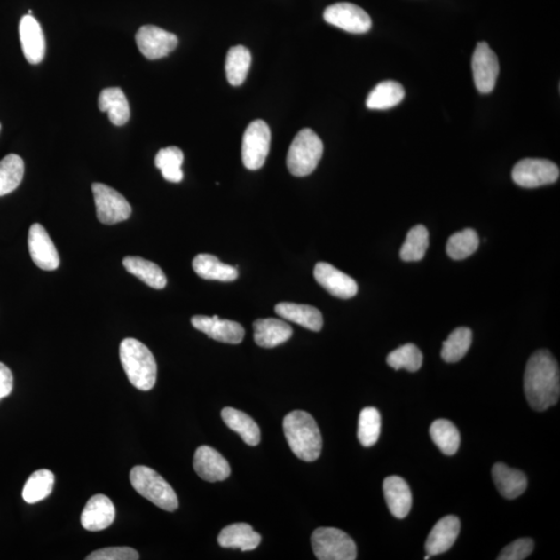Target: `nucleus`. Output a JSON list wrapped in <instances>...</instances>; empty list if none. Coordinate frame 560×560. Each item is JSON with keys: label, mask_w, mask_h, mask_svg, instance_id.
I'll use <instances>...</instances> for the list:
<instances>
[{"label": "nucleus", "mask_w": 560, "mask_h": 560, "mask_svg": "<svg viewBox=\"0 0 560 560\" xmlns=\"http://www.w3.org/2000/svg\"><path fill=\"white\" fill-rule=\"evenodd\" d=\"M137 44L147 59L155 60L168 57L177 46V36L155 26H145L138 29Z\"/></svg>", "instance_id": "12"}, {"label": "nucleus", "mask_w": 560, "mask_h": 560, "mask_svg": "<svg viewBox=\"0 0 560 560\" xmlns=\"http://www.w3.org/2000/svg\"><path fill=\"white\" fill-rule=\"evenodd\" d=\"M422 351L414 343L404 344L387 356V363L396 371L405 368L409 372H417L422 367Z\"/></svg>", "instance_id": "39"}, {"label": "nucleus", "mask_w": 560, "mask_h": 560, "mask_svg": "<svg viewBox=\"0 0 560 560\" xmlns=\"http://www.w3.org/2000/svg\"><path fill=\"white\" fill-rule=\"evenodd\" d=\"M527 402L537 411H545L558 402L560 395L559 367L547 350H540L529 359L525 374Z\"/></svg>", "instance_id": "1"}, {"label": "nucleus", "mask_w": 560, "mask_h": 560, "mask_svg": "<svg viewBox=\"0 0 560 560\" xmlns=\"http://www.w3.org/2000/svg\"><path fill=\"white\" fill-rule=\"evenodd\" d=\"M492 477L500 493L507 500H515L527 488V478L520 470L509 469L507 465L497 463L492 469Z\"/></svg>", "instance_id": "24"}, {"label": "nucleus", "mask_w": 560, "mask_h": 560, "mask_svg": "<svg viewBox=\"0 0 560 560\" xmlns=\"http://www.w3.org/2000/svg\"><path fill=\"white\" fill-rule=\"evenodd\" d=\"M324 145L319 135L305 128L295 137L288 149L287 165L295 177H306L317 169L322 159Z\"/></svg>", "instance_id": "5"}, {"label": "nucleus", "mask_w": 560, "mask_h": 560, "mask_svg": "<svg viewBox=\"0 0 560 560\" xmlns=\"http://www.w3.org/2000/svg\"><path fill=\"white\" fill-rule=\"evenodd\" d=\"M255 342L262 348H275L290 340L293 329L280 319H260L254 323Z\"/></svg>", "instance_id": "20"}, {"label": "nucleus", "mask_w": 560, "mask_h": 560, "mask_svg": "<svg viewBox=\"0 0 560 560\" xmlns=\"http://www.w3.org/2000/svg\"><path fill=\"white\" fill-rule=\"evenodd\" d=\"M192 324L195 329L220 343L237 344L243 341L245 335L241 325L230 319H221L218 316H194Z\"/></svg>", "instance_id": "16"}, {"label": "nucleus", "mask_w": 560, "mask_h": 560, "mask_svg": "<svg viewBox=\"0 0 560 560\" xmlns=\"http://www.w3.org/2000/svg\"><path fill=\"white\" fill-rule=\"evenodd\" d=\"M54 475L51 470L41 469L33 473L24 485L22 497L24 501L34 504L45 500L54 487Z\"/></svg>", "instance_id": "32"}, {"label": "nucleus", "mask_w": 560, "mask_h": 560, "mask_svg": "<svg viewBox=\"0 0 560 560\" xmlns=\"http://www.w3.org/2000/svg\"><path fill=\"white\" fill-rule=\"evenodd\" d=\"M275 312L288 322L296 323L303 327L319 331L323 328V316L316 307L292 303H281L275 306Z\"/></svg>", "instance_id": "23"}, {"label": "nucleus", "mask_w": 560, "mask_h": 560, "mask_svg": "<svg viewBox=\"0 0 560 560\" xmlns=\"http://www.w3.org/2000/svg\"><path fill=\"white\" fill-rule=\"evenodd\" d=\"M0 129H2V125H0Z\"/></svg>", "instance_id": "43"}, {"label": "nucleus", "mask_w": 560, "mask_h": 560, "mask_svg": "<svg viewBox=\"0 0 560 560\" xmlns=\"http://www.w3.org/2000/svg\"><path fill=\"white\" fill-rule=\"evenodd\" d=\"M20 35L24 57L29 64H40L46 52L45 35L38 20L32 15L22 17Z\"/></svg>", "instance_id": "17"}, {"label": "nucleus", "mask_w": 560, "mask_h": 560, "mask_svg": "<svg viewBox=\"0 0 560 560\" xmlns=\"http://www.w3.org/2000/svg\"><path fill=\"white\" fill-rule=\"evenodd\" d=\"M429 248V232L426 226L418 225L409 231L399 251L404 262H418L422 260Z\"/></svg>", "instance_id": "35"}, {"label": "nucleus", "mask_w": 560, "mask_h": 560, "mask_svg": "<svg viewBox=\"0 0 560 560\" xmlns=\"http://www.w3.org/2000/svg\"><path fill=\"white\" fill-rule=\"evenodd\" d=\"M262 537L246 523H235L226 526L218 535V544L223 548L240 549L243 552L256 549Z\"/></svg>", "instance_id": "22"}, {"label": "nucleus", "mask_w": 560, "mask_h": 560, "mask_svg": "<svg viewBox=\"0 0 560 560\" xmlns=\"http://www.w3.org/2000/svg\"><path fill=\"white\" fill-rule=\"evenodd\" d=\"M461 523L457 517L446 516L436 523L426 541V551L430 556L451 549L460 533Z\"/></svg>", "instance_id": "19"}, {"label": "nucleus", "mask_w": 560, "mask_h": 560, "mask_svg": "<svg viewBox=\"0 0 560 560\" xmlns=\"http://www.w3.org/2000/svg\"><path fill=\"white\" fill-rule=\"evenodd\" d=\"M193 267L196 274L207 280L229 282L236 280L239 276L237 267L224 264L218 260V257L212 255L196 256Z\"/></svg>", "instance_id": "25"}, {"label": "nucleus", "mask_w": 560, "mask_h": 560, "mask_svg": "<svg viewBox=\"0 0 560 560\" xmlns=\"http://www.w3.org/2000/svg\"><path fill=\"white\" fill-rule=\"evenodd\" d=\"M383 492L390 513L403 519L410 513L412 494L407 482L402 477L392 476L385 478Z\"/></svg>", "instance_id": "21"}, {"label": "nucleus", "mask_w": 560, "mask_h": 560, "mask_svg": "<svg viewBox=\"0 0 560 560\" xmlns=\"http://www.w3.org/2000/svg\"><path fill=\"white\" fill-rule=\"evenodd\" d=\"M312 551L319 560H354L357 548L354 540L341 529L321 527L312 535Z\"/></svg>", "instance_id": "6"}, {"label": "nucleus", "mask_w": 560, "mask_h": 560, "mask_svg": "<svg viewBox=\"0 0 560 560\" xmlns=\"http://www.w3.org/2000/svg\"><path fill=\"white\" fill-rule=\"evenodd\" d=\"M405 90L401 83L386 80L375 86L367 99V107L373 110H386L398 106L404 100Z\"/></svg>", "instance_id": "29"}, {"label": "nucleus", "mask_w": 560, "mask_h": 560, "mask_svg": "<svg viewBox=\"0 0 560 560\" xmlns=\"http://www.w3.org/2000/svg\"><path fill=\"white\" fill-rule=\"evenodd\" d=\"M91 190L94 194L97 217L101 224L113 225L131 217L130 204L115 189L106 184L94 183Z\"/></svg>", "instance_id": "7"}, {"label": "nucleus", "mask_w": 560, "mask_h": 560, "mask_svg": "<svg viewBox=\"0 0 560 560\" xmlns=\"http://www.w3.org/2000/svg\"><path fill=\"white\" fill-rule=\"evenodd\" d=\"M381 433L380 412L374 407H367L360 412L357 437L365 447L376 445Z\"/></svg>", "instance_id": "38"}, {"label": "nucleus", "mask_w": 560, "mask_h": 560, "mask_svg": "<svg viewBox=\"0 0 560 560\" xmlns=\"http://www.w3.org/2000/svg\"><path fill=\"white\" fill-rule=\"evenodd\" d=\"M114 518L113 501L106 495L98 494L86 503L82 515V525L86 531L101 532L112 525Z\"/></svg>", "instance_id": "18"}, {"label": "nucleus", "mask_w": 560, "mask_h": 560, "mask_svg": "<svg viewBox=\"0 0 560 560\" xmlns=\"http://www.w3.org/2000/svg\"><path fill=\"white\" fill-rule=\"evenodd\" d=\"M472 73L477 89L481 94L494 90L500 75V60L485 42L478 43L472 57Z\"/></svg>", "instance_id": "11"}, {"label": "nucleus", "mask_w": 560, "mask_h": 560, "mask_svg": "<svg viewBox=\"0 0 560 560\" xmlns=\"http://www.w3.org/2000/svg\"><path fill=\"white\" fill-rule=\"evenodd\" d=\"M250 65L251 54L248 48L242 45L232 47L225 60L227 82L233 86L241 85L248 77Z\"/></svg>", "instance_id": "30"}, {"label": "nucleus", "mask_w": 560, "mask_h": 560, "mask_svg": "<svg viewBox=\"0 0 560 560\" xmlns=\"http://www.w3.org/2000/svg\"><path fill=\"white\" fill-rule=\"evenodd\" d=\"M24 176V162L20 156L10 154L0 162V196L7 195L20 186Z\"/></svg>", "instance_id": "31"}, {"label": "nucleus", "mask_w": 560, "mask_h": 560, "mask_svg": "<svg viewBox=\"0 0 560 560\" xmlns=\"http://www.w3.org/2000/svg\"><path fill=\"white\" fill-rule=\"evenodd\" d=\"M324 20L335 28L351 34H366L372 28L371 17L359 5L338 3L324 12Z\"/></svg>", "instance_id": "10"}, {"label": "nucleus", "mask_w": 560, "mask_h": 560, "mask_svg": "<svg viewBox=\"0 0 560 560\" xmlns=\"http://www.w3.org/2000/svg\"><path fill=\"white\" fill-rule=\"evenodd\" d=\"M534 543L532 539L525 538L513 541L507 547L503 548L500 556V560H523L527 558L533 551Z\"/></svg>", "instance_id": "40"}, {"label": "nucleus", "mask_w": 560, "mask_h": 560, "mask_svg": "<svg viewBox=\"0 0 560 560\" xmlns=\"http://www.w3.org/2000/svg\"><path fill=\"white\" fill-rule=\"evenodd\" d=\"M271 131L262 120L250 122L242 141V162L246 169L257 170L263 168L270 151Z\"/></svg>", "instance_id": "9"}, {"label": "nucleus", "mask_w": 560, "mask_h": 560, "mask_svg": "<svg viewBox=\"0 0 560 560\" xmlns=\"http://www.w3.org/2000/svg\"><path fill=\"white\" fill-rule=\"evenodd\" d=\"M183 162L184 154L177 146H169L160 150L155 158L156 168L162 170L165 180L171 183H180L183 180Z\"/></svg>", "instance_id": "33"}, {"label": "nucleus", "mask_w": 560, "mask_h": 560, "mask_svg": "<svg viewBox=\"0 0 560 560\" xmlns=\"http://www.w3.org/2000/svg\"><path fill=\"white\" fill-rule=\"evenodd\" d=\"M559 176L558 166L546 159H523L512 171L513 181L523 188H538L556 183Z\"/></svg>", "instance_id": "8"}, {"label": "nucleus", "mask_w": 560, "mask_h": 560, "mask_svg": "<svg viewBox=\"0 0 560 560\" xmlns=\"http://www.w3.org/2000/svg\"><path fill=\"white\" fill-rule=\"evenodd\" d=\"M430 435L443 454L453 455L458 452L460 433L453 422L446 420L434 422L430 428Z\"/></svg>", "instance_id": "34"}, {"label": "nucleus", "mask_w": 560, "mask_h": 560, "mask_svg": "<svg viewBox=\"0 0 560 560\" xmlns=\"http://www.w3.org/2000/svg\"><path fill=\"white\" fill-rule=\"evenodd\" d=\"M193 467L198 476L204 481L223 482L231 476V466L217 449L202 446L196 449Z\"/></svg>", "instance_id": "15"}, {"label": "nucleus", "mask_w": 560, "mask_h": 560, "mask_svg": "<svg viewBox=\"0 0 560 560\" xmlns=\"http://www.w3.org/2000/svg\"><path fill=\"white\" fill-rule=\"evenodd\" d=\"M313 275L326 291L341 299L353 298L359 293L356 281L328 263H318Z\"/></svg>", "instance_id": "14"}, {"label": "nucleus", "mask_w": 560, "mask_h": 560, "mask_svg": "<svg viewBox=\"0 0 560 560\" xmlns=\"http://www.w3.org/2000/svg\"><path fill=\"white\" fill-rule=\"evenodd\" d=\"M98 103L101 112L108 114L109 121L114 126H124L130 119V106L124 91L120 88L103 90Z\"/></svg>", "instance_id": "26"}, {"label": "nucleus", "mask_w": 560, "mask_h": 560, "mask_svg": "<svg viewBox=\"0 0 560 560\" xmlns=\"http://www.w3.org/2000/svg\"><path fill=\"white\" fill-rule=\"evenodd\" d=\"M122 264L129 273L137 276L145 284L156 290H162L168 284L162 269L155 263L139 256H127L122 261Z\"/></svg>", "instance_id": "28"}, {"label": "nucleus", "mask_w": 560, "mask_h": 560, "mask_svg": "<svg viewBox=\"0 0 560 560\" xmlns=\"http://www.w3.org/2000/svg\"><path fill=\"white\" fill-rule=\"evenodd\" d=\"M13 374L4 363L0 362V401L11 395L12 391H13Z\"/></svg>", "instance_id": "42"}, {"label": "nucleus", "mask_w": 560, "mask_h": 560, "mask_svg": "<svg viewBox=\"0 0 560 560\" xmlns=\"http://www.w3.org/2000/svg\"><path fill=\"white\" fill-rule=\"evenodd\" d=\"M120 359L129 381L138 390L149 391L156 384L157 363L149 348L135 338L120 344Z\"/></svg>", "instance_id": "3"}, {"label": "nucleus", "mask_w": 560, "mask_h": 560, "mask_svg": "<svg viewBox=\"0 0 560 560\" xmlns=\"http://www.w3.org/2000/svg\"><path fill=\"white\" fill-rule=\"evenodd\" d=\"M472 343V331L469 328L460 327L454 329L443 343L441 351L442 359L454 363L458 362L469 352Z\"/></svg>", "instance_id": "36"}, {"label": "nucleus", "mask_w": 560, "mask_h": 560, "mask_svg": "<svg viewBox=\"0 0 560 560\" xmlns=\"http://www.w3.org/2000/svg\"><path fill=\"white\" fill-rule=\"evenodd\" d=\"M88 560H137L139 554L130 547L104 548L86 556Z\"/></svg>", "instance_id": "41"}, {"label": "nucleus", "mask_w": 560, "mask_h": 560, "mask_svg": "<svg viewBox=\"0 0 560 560\" xmlns=\"http://www.w3.org/2000/svg\"><path fill=\"white\" fill-rule=\"evenodd\" d=\"M284 432L292 452L304 461L319 459L322 453V435L313 417L305 411H293L284 420Z\"/></svg>", "instance_id": "2"}, {"label": "nucleus", "mask_w": 560, "mask_h": 560, "mask_svg": "<svg viewBox=\"0 0 560 560\" xmlns=\"http://www.w3.org/2000/svg\"><path fill=\"white\" fill-rule=\"evenodd\" d=\"M28 250L36 267L46 271L59 268L60 264L59 252L47 231L39 224L30 226Z\"/></svg>", "instance_id": "13"}, {"label": "nucleus", "mask_w": 560, "mask_h": 560, "mask_svg": "<svg viewBox=\"0 0 560 560\" xmlns=\"http://www.w3.org/2000/svg\"><path fill=\"white\" fill-rule=\"evenodd\" d=\"M478 246L479 237L477 233L472 229H466L449 237L446 244V252L453 260L461 261L475 254Z\"/></svg>", "instance_id": "37"}, {"label": "nucleus", "mask_w": 560, "mask_h": 560, "mask_svg": "<svg viewBox=\"0 0 560 560\" xmlns=\"http://www.w3.org/2000/svg\"><path fill=\"white\" fill-rule=\"evenodd\" d=\"M132 487L156 507L175 512L178 508L177 496L171 485L155 470L146 466H135L130 472Z\"/></svg>", "instance_id": "4"}, {"label": "nucleus", "mask_w": 560, "mask_h": 560, "mask_svg": "<svg viewBox=\"0 0 560 560\" xmlns=\"http://www.w3.org/2000/svg\"><path fill=\"white\" fill-rule=\"evenodd\" d=\"M221 417L226 426L233 432L241 436V438L250 446H256L261 441V430L257 423L244 412L226 407L221 411Z\"/></svg>", "instance_id": "27"}]
</instances>
